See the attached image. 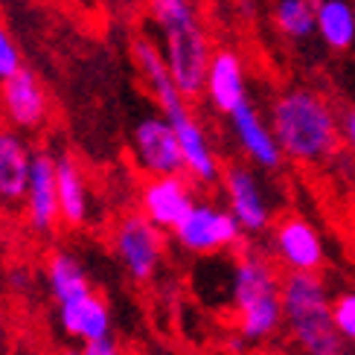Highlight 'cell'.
I'll return each mask as SVG.
<instances>
[{
	"label": "cell",
	"mask_w": 355,
	"mask_h": 355,
	"mask_svg": "<svg viewBox=\"0 0 355 355\" xmlns=\"http://www.w3.org/2000/svg\"><path fill=\"white\" fill-rule=\"evenodd\" d=\"M47 286H50V294L53 300L62 306V303H70L76 297H85L91 294V279H87L82 262L67 254V250H55L47 259Z\"/></svg>",
	"instance_id": "44dd1931"
},
{
	"label": "cell",
	"mask_w": 355,
	"mask_h": 355,
	"mask_svg": "<svg viewBox=\"0 0 355 355\" xmlns=\"http://www.w3.org/2000/svg\"><path fill=\"white\" fill-rule=\"evenodd\" d=\"M140 213L155 221L160 230H175L189 216V210L198 204L196 184L187 172L181 175H164L149 178L140 187Z\"/></svg>",
	"instance_id": "30bf717a"
},
{
	"label": "cell",
	"mask_w": 355,
	"mask_h": 355,
	"mask_svg": "<svg viewBox=\"0 0 355 355\" xmlns=\"http://www.w3.org/2000/svg\"><path fill=\"white\" fill-rule=\"evenodd\" d=\"M230 306L236 338H242L245 344H262L286 327L283 277L259 250H245L236 257L230 271Z\"/></svg>",
	"instance_id": "3957f363"
},
{
	"label": "cell",
	"mask_w": 355,
	"mask_h": 355,
	"mask_svg": "<svg viewBox=\"0 0 355 355\" xmlns=\"http://www.w3.org/2000/svg\"><path fill=\"white\" fill-rule=\"evenodd\" d=\"M274 26L288 41H306L318 33L315 0H277L274 3Z\"/></svg>",
	"instance_id": "7402d4cb"
},
{
	"label": "cell",
	"mask_w": 355,
	"mask_h": 355,
	"mask_svg": "<svg viewBox=\"0 0 355 355\" xmlns=\"http://www.w3.org/2000/svg\"><path fill=\"white\" fill-rule=\"evenodd\" d=\"M332 318L344 344H355V288L338 291L332 297Z\"/></svg>",
	"instance_id": "603a6c76"
},
{
	"label": "cell",
	"mask_w": 355,
	"mask_h": 355,
	"mask_svg": "<svg viewBox=\"0 0 355 355\" xmlns=\"http://www.w3.org/2000/svg\"><path fill=\"white\" fill-rule=\"evenodd\" d=\"M341 131H344V146L349 149V155L355 157V105H349L341 114Z\"/></svg>",
	"instance_id": "484cf974"
},
{
	"label": "cell",
	"mask_w": 355,
	"mask_h": 355,
	"mask_svg": "<svg viewBox=\"0 0 355 355\" xmlns=\"http://www.w3.org/2000/svg\"><path fill=\"white\" fill-rule=\"evenodd\" d=\"M166 120L172 123L178 143H181V155H184V172L192 178V184L198 187H213L221 181V160L213 149V140L207 135V128L201 125V120L189 111V105L178 108L175 114H169Z\"/></svg>",
	"instance_id": "7c38bea8"
},
{
	"label": "cell",
	"mask_w": 355,
	"mask_h": 355,
	"mask_svg": "<svg viewBox=\"0 0 355 355\" xmlns=\"http://www.w3.org/2000/svg\"><path fill=\"white\" fill-rule=\"evenodd\" d=\"M131 160H135V169L146 178L184 172L181 143H178L175 128L164 114L143 116L135 123V128H131Z\"/></svg>",
	"instance_id": "9c48e42d"
},
{
	"label": "cell",
	"mask_w": 355,
	"mask_h": 355,
	"mask_svg": "<svg viewBox=\"0 0 355 355\" xmlns=\"http://www.w3.org/2000/svg\"><path fill=\"white\" fill-rule=\"evenodd\" d=\"M131 62H135L140 82L146 85V91L152 94L155 105L160 108L164 116L175 114L178 108H184L189 102L181 91H178L160 44H155L149 35H135L131 38Z\"/></svg>",
	"instance_id": "4fadbf2b"
},
{
	"label": "cell",
	"mask_w": 355,
	"mask_h": 355,
	"mask_svg": "<svg viewBox=\"0 0 355 355\" xmlns=\"http://www.w3.org/2000/svg\"><path fill=\"white\" fill-rule=\"evenodd\" d=\"M318 35L329 50L344 53L355 44V6L349 0H318Z\"/></svg>",
	"instance_id": "ffe728a7"
},
{
	"label": "cell",
	"mask_w": 355,
	"mask_h": 355,
	"mask_svg": "<svg viewBox=\"0 0 355 355\" xmlns=\"http://www.w3.org/2000/svg\"><path fill=\"white\" fill-rule=\"evenodd\" d=\"M283 315L300 355H344L347 344L335 329L332 294L320 274L283 277Z\"/></svg>",
	"instance_id": "277c9868"
},
{
	"label": "cell",
	"mask_w": 355,
	"mask_h": 355,
	"mask_svg": "<svg viewBox=\"0 0 355 355\" xmlns=\"http://www.w3.org/2000/svg\"><path fill=\"white\" fill-rule=\"evenodd\" d=\"M230 131L233 140L239 146L245 160L259 172H277L286 164V155L279 149V140L274 135L271 123L262 116V111L254 102H245L242 108H236L230 116Z\"/></svg>",
	"instance_id": "8fae6325"
},
{
	"label": "cell",
	"mask_w": 355,
	"mask_h": 355,
	"mask_svg": "<svg viewBox=\"0 0 355 355\" xmlns=\"http://www.w3.org/2000/svg\"><path fill=\"white\" fill-rule=\"evenodd\" d=\"M172 233H175V242L187 254H196V257L221 254V250H230L245 239V230L236 221V216L227 207H218L213 201H198Z\"/></svg>",
	"instance_id": "8992f818"
},
{
	"label": "cell",
	"mask_w": 355,
	"mask_h": 355,
	"mask_svg": "<svg viewBox=\"0 0 355 355\" xmlns=\"http://www.w3.org/2000/svg\"><path fill=\"white\" fill-rule=\"evenodd\" d=\"M271 254L286 274H320L327 265V242L306 216L288 213L271 227Z\"/></svg>",
	"instance_id": "ba28073f"
},
{
	"label": "cell",
	"mask_w": 355,
	"mask_h": 355,
	"mask_svg": "<svg viewBox=\"0 0 355 355\" xmlns=\"http://www.w3.org/2000/svg\"><path fill=\"white\" fill-rule=\"evenodd\" d=\"M268 123L286 160L303 166L327 164L344 143L341 116L332 102L312 87H286L268 108Z\"/></svg>",
	"instance_id": "6da1fadb"
},
{
	"label": "cell",
	"mask_w": 355,
	"mask_h": 355,
	"mask_svg": "<svg viewBox=\"0 0 355 355\" xmlns=\"http://www.w3.org/2000/svg\"><path fill=\"white\" fill-rule=\"evenodd\" d=\"M18 70H24L21 50H18V44L12 41V35L6 33V26H0V82L12 79Z\"/></svg>",
	"instance_id": "cb8c5ba5"
},
{
	"label": "cell",
	"mask_w": 355,
	"mask_h": 355,
	"mask_svg": "<svg viewBox=\"0 0 355 355\" xmlns=\"http://www.w3.org/2000/svg\"><path fill=\"white\" fill-rule=\"evenodd\" d=\"M58 327L67 338L82 344L99 341V338L111 335V309L99 294H85L70 303L58 306Z\"/></svg>",
	"instance_id": "ac0fdd59"
},
{
	"label": "cell",
	"mask_w": 355,
	"mask_h": 355,
	"mask_svg": "<svg viewBox=\"0 0 355 355\" xmlns=\"http://www.w3.org/2000/svg\"><path fill=\"white\" fill-rule=\"evenodd\" d=\"M166 230H160L155 221H149L140 210L125 213L114 227L111 245L114 254L120 259L123 271L135 279V283H149L160 271L166 259Z\"/></svg>",
	"instance_id": "5b68a950"
},
{
	"label": "cell",
	"mask_w": 355,
	"mask_h": 355,
	"mask_svg": "<svg viewBox=\"0 0 355 355\" xmlns=\"http://www.w3.org/2000/svg\"><path fill=\"white\" fill-rule=\"evenodd\" d=\"M9 283L15 286V291H24L21 286H26V274H21V271H12V277H9Z\"/></svg>",
	"instance_id": "4316f807"
},
{
	"label": "cell",
	"mask_w": 355,
	"mask_h": 355,
	"mask_svg": "<svg viewBox=\"0 0 355 355\" xmlns=\"http://www.w3.org/2000/svg\"><path fill=\"white\" fill-rule=\"evenodd\" d=\"M55 184H58V213H62V225L85 227L87 216H91V198H87L85 172L76 164V157H70V155L55 157Z\"/></svg>",
	"instance_id": "d6986e66"
},
{
	"label": "cell",
	"mask_w": 355,
	"mask_h": 355,
	"mask_svg": "<svg viewBox=\"0 0 355 355\" xmlns=\"http://www.w3.org/2000/svg\"><path fill=\"white\" fill-rule=\"evenodd\" d=\"M26 225L35 233H53V227L62 221L58 213V184H55V157L50 152H35L33 172H29L26 187Z\"/></svg>",
	"instance_id": "2e32d148"
},
{
	"label": "cell",
	"mask_w": 355,
	"mask_h": 355,
	"mask_svg": "<svg viewBox=\"0 0 355 355\" xmlns=\"http://www.w3.org/2000/svg\"><path fill=\"white\" fill-rule=\"evenodd\" d=\"M33 146L15 128H0V204H24L29 172H33Z\"/></svg>",
	"instance_id": "e0dca14e"
},
{
	"label": "cell",
	"mask_w": 355,
	"mask_h": 355,
	"mask_svg": "<svg viewBox=\"0 0 355 355\" xmlns=\"http://www.w3.org/2000/svg\"><path fill=\"white\" fill-rule=\"evenodd\" d=\"M221 196L225 207L236 216L248 236H259L274 227V204L262 178L250 164H227L221 169Z\"/></svg>",
	"instance_id": "52a82bcc"
},
{
	"label": "cell",
	"mask_w": 355,
	"mask_h": 355,
	"mask_svg": "<svg viewBox=\"0 0 355 355\" xmlns=\"http://www.w3.org/2000/svg\"><path fill=\"white\" fill-rule=\"evenodd\" d=\"M79 355H123L120 352V344L114 338H99V341H91V344H82V352Z\"/></svg>",
	"instance_id": "d4e9b609"
},
{
	"label": "cell",
	"mask_w": 355,
	"mask_h": 355,
	"mask_svg": "<svg viewBox=\"0 0 355 355\" xmlns=\"http://www.w3.org/2000/svg\"><path fill=\"white\" fill-rule=\"evenodd\" d=\"M0 323H3V309H0Z\"/></svg>",
	"instance_id": "83f0119b"
},
{
	"label": "cell",
	"mask_w": 355,
	"mask_h": 355,
	"mask_svg": "<svg viewBox=\"0 0 355 355\" xmlns=\"http://www.w3.org/2000/svg\"><path fill=\"white\" fill-rule=\"evenodd\" d=\"M0 108H3L6 120L15 128L35 131L47 120L50 102H47V91H44L41 79L33 70L24 67L12 79L0 82Z\"/></svg>",
	"instance_id": "5bb4252c"
},
{
	"label": "cell",
	"mask_w": 355,
	"mask_h": 355,
	"mask_svg": "<svg viewBox=\"0 0 355 355\" xmlns=\"http://www.w3.org/2000/svg\"><path fill=\"white\" fill-rule=\"evenodd\" d=\"M204 96L213 105V111L230 116L236 108H242L248 99V73L245 62L236 50H216L207 70Z\"/></svg>",
	"instance_id": "9a60e30c"
},
{
	"label": "cell",
	"mask_w": 355,
	"mask_h": 355,
	"mask_svg": "<svg viewBox=\"0 0 355 355\" xmlns=\"http://www.w3.org/2000/svg\"><path fill=\"white\" fill-rule=\"evenodd\" d=\"M149 18L160 35V50L169 73L187 99L204 96L210 70V35L204 29L198 0H149Z\"/></svg>",
	"instance_id": "7a4b0ae2"
}]
</instances>
